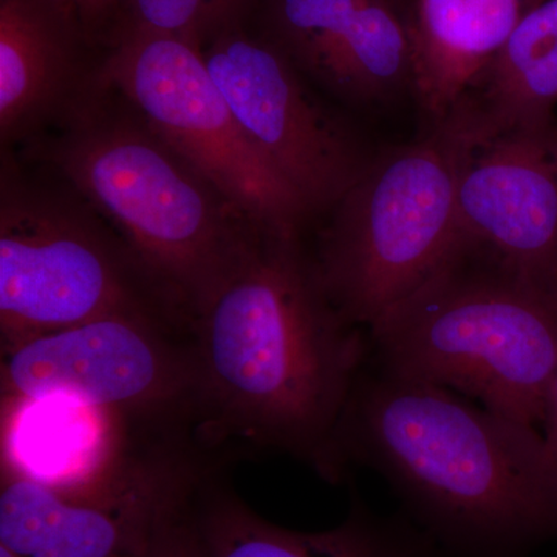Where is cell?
Instances as JSON below:
<instances>
[{"label": "cell", "instance_id": "cell-1", "mask_svg": "<svg viewBox=\"0 0 557 557\" xmlns=\"http://www.w3.org/2000/svg\"><path fill=\"white\" fill-rule=\"evenodd\" d=\"M189 322L201 437L289 454L332 479L369 341L325 295L300 240L262 234Z\"/></svg>", "mask_w": 557, "mask_h": 557}, {"label": "cell", "instance_id": "cell-2", "mask_svg": "<svg viewBox=\"0 0 557 557\" xmlns=\"http://www.w3.org/2000/svg\"><path fill=\"white\" fill-rule=\"evenodd\" d=\"M375 469L440 553L527 557L557 539V463L536 426L366 361L333 443L332 482Z\"/></svg>", "mask_w": 557, "mask_h": 557}, {"label": "cell", "instance_id": "cell-3", "mask_svg": "<svg viewBox=\"0 0 557 557\" xmlns=\"http://www.w3.org/2000/svg\"><path fill=\"white\" fill-rule=\"evenodd\" d=\"M369 364L544 421L557 373V295L456 236L431 276L368 329Z\"/></svg>", "mask_w": 557, "mask_h": 557}, {"label": "cell", "instance_id": "cell-4", "mask_svg": "<svg viewBox=\"0 0 557 557\" xmlns=\"http://www.w3.org/2000/svg\"><path fill=\"white\" fill-rule=\"evenodd\" d=\"M54 160L188 318L262 231L134 115L79 109Z\"/></svg>", "mask_w": 557, "mask_h": 557}, {"label": "cell", "instance_id": "cell-5", "mask_svg": "<svg viewBox=\"0 0 557 557\" xmlns=\"http://www.w3.org/2000/svg\"><path fill=\"white\" fill-rule=\"evenodd\" d=\"M480 139L461 101L423 138L373 157L332 209L314 270L336 310L370 329L437 269L457 236V193Z\"/></svg>", "mask_w": 557, "mask_h": 557}, {"label": "cell", "instance_id": "cell-6", "mask_svg": "<svg viewBox=\"0 0 557 557\" xmlns=\"http://www.w3.org/2000/svg\"><path fill=\"white\" fill-rule=\"evenodd\" d=\"M100 78L256 228L299 239L310 212L249 141L201 47L177 36L121 33Z\"/></svg>", "mask_w": 557, "mask_h": 557}, {"label": "cell", "instance_id": "cell-7", "mask_svg": "<svg viewBox=\"0 0 557 557\" xmlns=\"http://www.w3.org/2000/svg\"><path fill=\"white\" fill-rule=\"evenodd\" d=\"M131 265L137 263L86 215L3 171L2 348L110 314L153 317L143 302Z\"/></svg>", "mask_w": 557, "mask_h": 557}, {"label": "cell", "instance_id": "cell-8", "mask_svg": "<svg viewBox=\"0 0 557 557\" xmlns=\"http://www.w3.org/2000/svg\"><path fill=\"white\" fill-rule=\"evenodd\" d=\"M2 398L67 397L127 420L196 418L193 350L150 314H110L2 348Z\"/></svg>", "mask_w": 557, "mask_h": 557}, {"label": "cell", "instance_id": "cell-9", "mask_svg": "<svg viewBox=\"0 0 557 557\" xmlns=\"http://www.w3.org/2000/svg\"><path fill=\"white\" fill-rule=\"evenodd\" d=\"M201 53L249 141L310 215L335 207L373 159L354 131L314 98L265 36L239 25Z\"/></svg>", "mask_w": 557, "mask_h": 557}, {"label": "cell", "instance_id": "cell-10", "mask_svg": "<svg viewBox=\"0 0 557 557\" xmlns=\"http://www.w3.org/2000/svg\"><path fill=\"white\" fill-rule=\"evenodd\" d=\"M201 474L189 458L157 450L95 493L2 474L0 545L20 557H146L161 527L188 507Z\"/></svg>", "mask_w": 557, "mask_h": 557}, {"label": "cell", "instance_id": "cell-11", "mask_svg": "<svg viewBox=\"0 0 557 557\" xmlns=\"http://www.w3.org/2000/svg\"><path fill=\"white\" fill-rule=\"evenodd\" d=\"M555 129V127H553ZM545 134L479 139L461 172L457 236L557 295V163Z\"/></svg>", "mask_w": 557, "mask_h": 557}, {"label": "cell", "instance_id": "cell-12", "mask_svg": "<svg viewBox=\"0 0 557 557\" xmlns=\"http://www.w3.org/2000/svg\"><path fill=\"white\" fill-rule=\"evenodd\" d=\"M129 424L79 399L2 398V474L67 494L104 490L137 458Z\"/></svg>", "mask_w": 557, "mask_h": 557}, {"label": "cell", "instance_id": "cell-13", "mask_svg": "<svg viewBox=\"0 0 557 557\" xmlns=\"http://www.w3.org/2000/svg\"><path fill=\"white\" fill-rule=\"evenodd\" d=\"M188 515L208 557H440L431 537L408 516L381 518L357 500L332 530H287L260 518L205 474Z\"/></svg>", "mask_w": 557, "mask_h": 557}, {"label": "cell", "instance_id": "cell-14", "mask_svg": "<svg viewBox=\"0 0 557 557\" xmlns=\"http://www.w3.org/2000/svg\"><path fill=\"white\" fill-rule=\"evenodd\" d=\"M544 0H417L412 95L440 123L482 78L519 22Z\"/></svg>", "mask_w": 557, "mask_h": 557}, {"label": "cell", "instance_id": "cell-15", "mask_svg": "<svg viewBox=\"0 0 557 557\" xmlns=\"http://www.w3.org/2000/svg\"><path fill=\"white\" fill-rule=\"evenodd\" d=\"M87 39L62 0H0V134L22 137L62 104Z\"/></svg>", "mask_w": 557, "mask_h": 557}, {"label": "cell", "instance_id": "cell-16", "mask_svg": "<svg viewBox=\"0 0 557 557\" xmlns=\"http://www.w3.org/2000/svg\"><path fill=\"white\" fill-rule=\"evenodd\" d=\"M463 100L480 139L556 126L557 0H544L519 22Z\"/></svg>", "mask_w": 557, "mask_h": 557}, {"label": "cell", "instance_id": "cell-17", "mask_svg": "<svg viewBox=\"0 0 557 557\" xmlns=\"http://www.w3.org/2000/svg\"><path fill=\"white\" fill-rule=\"evenodd\" d=\"M417 0H361L313 76L341 100L375 104L412 94Z\"/></svg>", "mask_w": 557, "mask_h": 557}, {"label": "cell", "instance_id": "cell-18", "mask_svg": "<svg viewBox=\"0 0 557 557\" xmlns=\"http://www.w3.org/2000/svg\"><path fill=\"white\" fill-rule=\"evenodd\" d=\"M263 35L313 79L361 0H260Z\"/></svg>", "mask_w": 557, "mask_h": 557}, {"label": "cell", "instance_id": "cell-19", "mask_svg": "<svg viewBox=\"0 0 557 557\" xmlns=\"http://www.w3.org/2000/svg\"><path fill=\"white\" fill-rule=\"evenodd\" d=\"M260 0H121L116 35L156 33L205 47L239 27ZM115 35V36H116Z\"/></svg>", "mask_w": 557, "mask_h": 557}, {"label": "cell", "instance_id": "cell-20", "mask_svg": "<svg viewBox=\"0 0 557 557\" xmlns=\"http://www.w3.org/2000/svg\"><path fill=\"white\" fill-rule=\"evenodd\" d=\"M188 507L161 527L146 557H208L190 522Z\"/></svg>", "mask_w": 557, "mask_h": 557}, {"label": "cell", "instance_id": "cell-21", "mask_svg": "<svg viewBox=\"0 0 557 557\" xmlns=\"http://www.w3.org/2000/svg\"><path fill=\"white\" fill-rule=\"evenodd\" d=\"M75 14L87 39L91 38L106 22L116 17L121 0H62Z\"/></svg>", "mask_w": 557, "mask_h": 557}, {"label": "cell", "instance_id": "cell-22", "mask_svg": "<svg viewBox=\"0 0 557 557\" xmlns=\"http://www.w3.org/2000/svg\"><path fill=\"white\" fill-rule=\"evenodd\" d=\"M542 424H544V434L542 435H544L545 446H547L549 456L557 463V373L552 388H549L547 408H545Z\"/></svg>", "mask_w": 557, "mask_h": 557}, {"label": "cell", "instance_id": "cell-23", "mask_svg": "<svg viewBox=\"0 0 557 557\" xmlns=\"http://www.w3.org/2000/svg\"><path fill=\"white\" fill-rule=\"evenodd\" d=\"M549 146H552V152L553 156H555L557 163V124L555 126V129H553L552 132V137H549Z\"/></svg>", "mask_w": 557, "mask_h": 557}, {"label": "cell", "instance_id": "cell-24", "mask_svg": "<svg viewBox=\"0 0 557 557\" xmlns=\"http://www.w3.org/2000/svg\"><path fill=\"white\" fill-rule=\"evenodd\" d=\"M0 557H20V556L14 555V553L10 552L9 548L2 547V545H0Z\"/></svg>", "mask_w": 557, "mask_h": 557}]
</instances>
